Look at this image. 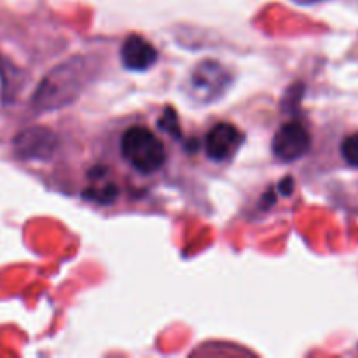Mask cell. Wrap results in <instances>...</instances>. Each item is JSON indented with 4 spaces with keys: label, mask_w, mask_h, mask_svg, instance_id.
I'll list each match as a JSON object with an SVG mask.
<instances>
[{
    "label": "cell",
    "mask_w": 358,
    "mask_h": 358,
    "mask_svg": "<svg viewBox=\"0 0 358 358\" xmlns=\"http://www.w3.org/2000/svg\"><path fill=\"white\" fill-rule=\"evenodd\" d=\"M161 129H164L166 133H170L175 138H180V128H178V119L177 114H175L173 108H166L163 112V117L159 121Z\"/></svg>",
    "instance_id": "9"
},
{
    "label": "cell",
    "mask_w": 358,
    "mask_h": 358,
    "mask_svg": "<svg viewBox=\"0 0 358 358\" xmlns=\"http://www.w3.org/2000/svg\"><path fill=\"white\" fill-rule=\"evenodd\" d=\"M311 147V135L301 122L289 121L276 131L273 138V154L282 163L301 159Z\"/></svg>",
    "instance_id": "5"
},
{
    "label": "cell",
    "mask_w": 358,
    "mask_h": 358,
    "mask_svg": "<svg viewBox=\"0 0 358 358\" xmlns=\"http://www.w3.org/2000/svg\"><path fill=\"white\" fill-rule=\"evenodd\" d=\"M341 156L350 166L358 168V133L348 135L341 143Z\"/></svg>",
    "instance_id": "8"
},
{
    "label": "cell",
    "mask_w": 358,
    "mask_h": 358,
    "mask_svg": "<svg viewBox=\"0 0 358 358\" xmlns=\"http://www.w3.org/2000/svg\"><path fill=\"white\" fill-rule=\"evenodd\" d=\"M243 142L245 135L236 126L231 122H217L205 136V152L208 159L215 163H227L233 159Z\"/></svg>",
    "instance_id": "6"
},
{
    "label": "cell",
    "mask_w": 358,
    "mask_h": 358,
    "mask_svg": "<svg viewBox=\"0 0 358 358\" xmlns=\"http://www.w3.org/2000/svg\"><path fill=\"white\" fill-rule=\"evenodd\" d=\"M119 152L122 161L140 175H154L168 161L164 142L147 126L133 124L121 133Z\"/></svg>",
    "instance_id": "2"
},
{
    "label": "cell",
    "mask_w": 358,
    "mask_h": 358,
    "mask_svg": "<svg viewBox=\"0 0 358 358\" xmlns=\"http://www.w3.org/2000/svg\"><path fill=\"white\" fill-rule=\"evenodd\" d=\"M157 49L142 35H129L121 45V63L131 72H145L156 65Z\"/></svg>",
    "instance_id": "7"
},
{
    "label": "cell",
    "mask_w": 358,
    "mask_h": 358,
    "mask_svg": "<svg viewBox=\"0 0 358 358\" xmlns=\"http://www.w3.org/2000/svg\"><path fill=\"white\" fill-rule=\"evenodd\" d=\"M14 152L23 161H48L58 147V138L44 126H31L17 133L14 138Z\"/></svg>",
    "instance_id": "4"
},
{
    "label": "cell",
    "mask_w": 358,
    "mask_h": 358,
    "mask_svg": "<svg viewBox=\"0 0 358 358\" xmlns=\"http://www.w3.org/2000/svg\"><path fill=\"white\" fill-rule=\"evenodd\" d=\"M90 69L91 65L84 56H76L56 66L37 87L31 105L38 112H49L72 103L90 79Z\"/></svg>",
    "instance_id": "1"
},
{
    "label": "cell",
    "mask_w": 358,
    "mask_h": 358,
    "mask_svg": "<svg viewBox=\"0 0 358 358\" xmlns=\"http://www.w3.org/2000/svg\"><path fill=\"white\" fill-rule=\"evenodd\" d=\"M233 84V76L222 63L205 59L192 69L187 80V94L194 103L208 105L219 100Z\"/></svg>",
    "instance_id": "3"
}]
</instances>
